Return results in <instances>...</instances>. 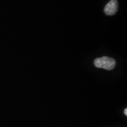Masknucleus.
Listing matches in <instances>:
<instances>
[{
    "label": "nucleus",
    "instance_id": "2",
    "mask_svg": "<svg viewBox=\"0 0 127 127\" xmlns=\"http://www.w3.org/2000/svg\"><path fill=\"white\" fill-rule=\"evenodd\" d=\"M118 8V1L110 0L104 8V12L107 15H113L117 13Z\"/></svg>",
    "mask_w": 127,
    "mask_h": 127
},
{
    "label": "nucleus",
    "instance_id": "1",
    "mask_svg": "<svg viewBox=\"0 0 127 127\" xmlns=\"http://www.w3.org/2000/svg\"><path fill=\"white\" fill-rule=\"evenodd\" d=\"M95 66L99 68H103L107 70H112L116 65L115 60L108 57H103L94 60Z\"/></svg>",
    "mask_w": 127,
    "mask_h": 127
},
{
    "label": "nucleus",
    "instance_id": "3",
    "mask_svg": "<svg viewBox=\"0 0 127 127\" xmlns=\"http://www.w3.org/2000/svg\"><path fill=\"white\" fill-rule=\"evenodd\" d=\"M124 114L125 115H127V108L124 110Z\"/></svg>",
    "mask_w": 127,
    "mask_h": 127
}]
</instances>
